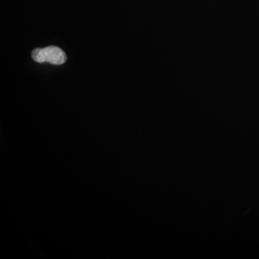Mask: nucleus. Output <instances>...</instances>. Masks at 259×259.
Masks as SVG:
<instances>
[{"label": "nucleus", "instance_id": "nucleus-1", "mask_svg": "<svg viewBox=\"0 0 259 259\" xmlns=\"http://www.w3.org/2000/svg\"><path fill=\"white\" fill-rule=\"evenodd\" d=\"M32 58L37 63L49 62L54 65L64 64L66 56L60 48L48 47L44 49H35L32 52Z\"/></svg>", "mask_w": 259, "mask_h": 259}]
</instances>
